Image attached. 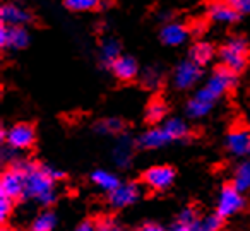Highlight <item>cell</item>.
<instances>
[{"instance_id": "83f0119b", "label": "cell", "mask_w": 250, "mask_h": 231, "mask_svg": "<svg viewBox=\"0 0 250 231\" xmlns=\"http://www.w3.org/2000/svg\"><path fill=\"white\" fill-rule=\"evenodd\" d=\"M122 128H124V124L118 118H106V120L100 122L96 125V130L100 134H108V135L118 134V132H122Z\"/></svg>"}, {"instance_id": "44dd1931", "label": "cell", "mask_w": 250, "mask_h": 231, "mask_svg": "<svg viewBox=\"0 0 250 231\" xmlns=\"http://www.w3.org/2000/svg\"><path fill=\"white\" fill-rule=\"evenodd\" d=\"M120 52H122V45L118 40L115 38H106L101 45V50H100V60L101 63L104 65L111 67V63L120 57Z\"/></svg>"}, {"instance_id": "5bb4252c", "label": "cell", "mask_w": 250, "mask_h": 231, "mask_svg": "<svg viewBox=\"0 0 250 231\" xmlns=\"http://www.w3.org/2000/svg\"><path fill=\"white\" fill-rule=\"evenodd\" d=\"M160 38H161V42L168 46H180L187 42L188 29L185 28L184 24H180V22L170 21L161 28Z\"/></svg>"}, {"instance_id": "3957f363", "label": "cell", "mask_w": 250, "mask_h": 231, "mask_svg": "<svg viewBox=\"0 0 250 231\" xmlns=\"http://www.w3.org/2000/svg\"><path fill=\"white\" fill-rule=\"evenodd\" d=\"M249 43L242 36H233L219 48V60L223 65L229 67L236 74L245 70L249 62Z\"/></svg>"}, {"instance_id": "cb8c5ba5", "label": "cell", "mask_w": 250, "mask_h": 231, "mask_svg": "<svg viewBox=\"0 0 250 231\" xmlns=\"http://www.w3.org/2000/svg\"><path fill=\"white\" fill-rule=\"evenodd\" d=\"M167 113H168V108H167V105L163 103V101H160V100H154V101H151L149 105H147V108H146V122L149 125H158V124H161V122L167 118Z\"/></svg>"}, {"instance_id": "7402d4cb", "label": "cell", "mask_w": 250, "mask_h": 231, "mask_svg": "<svg viewBox=\"0 0 250 231\" xmlns=\"http://www.w3.org/2000/svg\"><path fill=\"white\" fill-rule=\"evenodd\" d=\"M190 59L204 67L206 63H209L214 59V46L208 42H197L190 48Z\"/></svg>"}, {"instance_id": "ffe728a7", "label": "cell", "mask_w": 250, "mask_h": 231, "mask_svg": "<svg viewBox=\"0 0 250 231\" xmlns=\"http://www.w3.org/2000/svg\"><path fill=\"white\" fill-rule=\"evenodd\" d=\"M91 182H93L100 190L108 192V193L120 185V180H118L113 173L106 171V169H96V171L91 175Z\"/></svg>"}, {"instance_id": "ac0fdd59", "label": "cell", "mask_w": 250, "mask_h": 231, "mask_svg": "<svg viewBox=\"0 0 250 231\" xmlns=\"http://www.w3.org/2000/svg\"><path fill=\"white\" fill-rule=\"evenodd\" d=\"M171 230L175 231H201V219L197 217V212L192 207L184 209L178 214L177 221L173 223Z\"/></svg>"}, {"instance_id": "7c38bea8", "label": "cell", "mask_w": 250, "mask_h": 231, "mask_svg": "<svg viewBox=\"0 0 250 231\" xmlns=\"http://www.w3.org/2000/svg\"><path fill=\"white\" fill-rule=\"evenodd\" d=\"M226 149L233 156L250 154V128L236 127L231 128L226 135Z\"/></svg>"}, {"instance_id": "1f68e13d", "label": "cell", "mask_w": 250, "mask_h": 231, "mask_svg": "<svg viewBox=\"0 0 250 231\" xmlns=\"http://www.w3.org/2000/svg\"><path fill=\"white\" fill-rule=\"evenodd\" d=\"M240 14H250V0H226Z\"/></svg>"}, {"instance_id": "4316f807", "label": "cell", "mask_w": 250, "mask_h": 231, "mask_svg": "<svg viewBox=\"0 0 250 231\" xmlns=\"http://www.w3.org/2000/svg\"><path fill=\"white\" fill-rule=\"evenodd\" d=\"M63 4L69 11L74 12H87L96 11L100 7L101 0H63Z\"/></svg>"}, {"instance_id": "52a82bcc", "label": "cell", "mask_w": 250, "mask_h": 231, "mask_svg": "<svg viewBox=\"0 0 250 231\" xmlns=\"http://www.w3.org/2000/svg\"><path fill=\"white\" fill-rule=\"evenodd\" d=\"M143 195L141 185L130 182V183H120L115 190L108 193V204L113 209H125L137 202Z\"/></svg>"}, {"instance_id": "d590c367", "label": "cell", "mask_w": 250, "mask_h": 231, "mask_svg": "<svg viewBox=\"0 0 250 231\" xmlns=\"http://www.w3.org/2000/svg\"><path fill=\"white\" fill-rule=\"evenodd\" d=\"M249 127H250V117H249Z\"/></svg>"}, {"instance_id": "30bf717a", "label": "cell", "mask_w": 250, "mask_h": 231, "mask_svg": "<svg viewBox=\"0 0 250 231\" xmlns=\"http://www.w3.org/2000/svg\"><path fill=\"white\" fill-rule=\"evenodd\" d=\"M29 45V33L24 26H7L2 22L0 28V46L11 50H22Z\"/></svg>"}, {"instance_id": "ba28073f", "label": "cell", "mask_w": 250, "mask_h": 231, "mask_svg": "<svg viewBox=\"0 0 250 231\" xmlns=\"http://www.w3.org/2000/svg\"><path fill=\"white\" fill-rule=\"evenodd\" d=\"M0 193L14 200L24 195V173L14 163L5 169L0 178Z\"/></svg>"}, {"instance_id": "f546056e", "label": "cell", "mask_w": 250, "mask_h": 231, "mask_svg": "<svg viewBox=\"0 0 250 231\" xmlns=\"http://www.w3.org/2000/svg\"><path fill=\"white\" fill-rule=\"evenodd\" d=\"M225 224V217H221L218 212L209 214L204 219H201V231H218Z\"/></svg>"}, {"instance_id": "277c9868", "label": "cell", "mask_w": 250, "mask_h": 231, "mask_svg": "<svg viewBox=\"0 0 250 231\" xmlns=\"http://www.w3.org/2000/svg\"><path fill=\"white\" fill-rule=\"evenodd\" d=\"M243 207H245V197H243L242 190L236 189L233 183L223 187L218 195V202H216V212L228 219V217L238 214Z\"/></svg>"}, {"instance_id": "2e32d148", "label": "cell", "mask_w": 250, "mask_h": 231, "mask_svg": "<svg viewBox=\"0 0 250 231\" xmlns=\"http://www.w3.org/2000/svg\"><path fill=\"white\" fill-rule=\"evenodd\" d=\"M168 142H173L171 137L168 135V132L165 130V127H153L147 132H144L139 137V146L143 149H160L163 146H167Z\"/></svg>"}, {"instance_id": "836d02e7", "label": "cell", "mask_w": 250, "mask_h": 231, "mask_svg": "<svg viewBox=\"0 0 250 231\" xmlns=\"http://www.w3.org/2000/svg\"><path fill=\"white\" fill-rule=\"evenodd\" d=\"M96 228H98V226L93 223V221L86 219V221H83V223L77 224L76 230H77V231H93V230H96Z\"/></svg>"}, {"instance_id": "6da1fadb", "label": "cell", "mask_w": 250, "mask_h": 231, "mask_svg": "<svg viewBox=\"0 0 250 231\" xmlns=\"http://www.w3.org/2000/svg\"><path fill=\"white\" fill-rule=\"evenodd\" d=\"M18 165L24 173V195L28 199H35L42 207H50L55 204L57 192H55V182L53 175L50 173V166L38 165L35 161H12Z\"/></svg>"}, {"instance_id": "603a6c76", "label": "cell", "mask_w": 250, "mask_h": 231, "mask_svg": "<svg viewBox=\"0 0 250 231\" xmlns=\"http://www.w3.org/2000/svg\"><path fill=\"white\" fill-rule=\"evenodd\" d=\"M165 130L168 132V135L171 137V141H184L190 135V128L180 118H170L163 124Z\"/></svg>"}, {"instance_id": "4fadbf2b", "label": "cell", "mask_w": 250, "mask_h": 231, "mask_svg": "<svg viewBox=\"0 0 250 231\" xmlns=\"http://www.w3.org/2000/svg\"><path fill=\"white\" fill-rule=\"evenodd\" d=\"M0 21L7 26H28L33 21V14L22 5L9 2L0 9Z\"/></svg>"}, {"instance_id": "7a4b0ae2", "label": "cell", "mask_w": 250, "mask_h": 231, "mask_svg": "<svg viewBox=\"0 0 250 231\" xmlns=\"http://www.w3.org/2000/svg\"><path fill=\"white\" fill-rule=\"evenodd\" d=\"M235 86H236V72L221 63V65H218L212 70L211 77L206 81L204 87L197 94L209 101H216L223 94L231 91Z\"/></svg>"}, {"instance_id": "e0dca14e", "label": "cell", "mask_w": 250, "mask_h": 231, "mask_svg": "<svg viewBox=\"0 0 250 231\" xmlns=\"http://www.w3.org/2000/svg\"><path fill=\"white\" fill-rule=\"evenodd\" d=\"M111 154H113L115 165L120 166V168H127L134 156V141L130 137H127V135H122L117 141V144H115Z\"/></svg>"}, {"instance_id": "8992f818", "label": "cell", "mask_w": 250, "mask_h": 231, "mask_svg": "<svg viewBox=\"0 0 250 231\" xmlns=\"http://www.w3.org/2000/svg\"><path fill=\"white\" fill-rule=\"evenodd\" d=\"M35 139H36V132L33 125L16 124L9 130H5V135L2 141H5V144L9 147L16 149V151H24V149H29L35 144Z\"/></svg>"}, {"instance_id": "e575fe53", "label": "cell", "mask_w": 250, "mask_h": 231, "mask_svg": "<svg viewBox=\"0 0 250 231\" xmlns=\"http://www.w3.org/2000/svg\"><path fill=\"white\" fill-rule=\"evenodd\" d=\"M143 230H144V231H161L163 228H161V224L149 221V223H144V224H143Z\"/></svg>"}, {"instance_id": "f1b7e54d", "label": "cell", "mask_w": 250, "mask_h": 231, "mask_svg": "<svg viewBox=\"0 0 250 231\" xmlns=\"http://www.w3.org/2000/svg\"><path fill=\"white\" fill-rule=\"evenodd\" d=\"M141 81H143V84L146 87L156 89V87L161 84V81H163V76H161V72L158 69H154V67H149V69L144 70V74H143V77H141Z\"/></svg>"}, {"instance_id": "484cf974", "label": "cell", "mask_w": 250, "mask_h": 231, "mask_svg": "<svg viewBox=\"0 0 250 231\" xmlns=\"http://www.w3.org/2000/svg\"><path fill=\"white\" fill-rule=\"evenodd\" d=\"M57 226V216L52 210H45V212L38 214L36 219L33 221L31 230L33 231H52Z\"/></svg>"}, {"instance_id": "8fae6325", "label": "cell", "mask_w": 250, "mask_h": 231, "mask_svg": "<svg viewBox=\"0 0 250 231\" xmlns=\"http://www.w3.org/2000/svg\"><path fill=\"white\" fill-rule=\"evenodd\" d=\"M208 16L211 21L218 22V24H233L240 19V12L233 7L226 0H212L208 5Z\"/></svg>"}, {"instance_id": "d6986e66", "label": "cell", "mask_w": 250, "mask_h": 231, "mask_svg": "<svg viewBox=\"0 0 250 231\" xmlns=\"http://www.w3.org/2000/svg\"><path fill=\"white\" fill-rule=\"evenodd\" d=\"M212 103H214V101H209V100H206V98L195 94L190 101H187L185 111H187V115L190 118H204L211 113Z\"/></svg>"}, {"instance_id": "5b68a950", "label": "cell", "mask_w": 250, "mask_h": 231, "mask_svg": "<svg viewBox=\"0 0 250 231\" xmlns=\"http://www.w3.org/2000/svg\"><path fill=\"white\" fill-rule=\"evenodd\" d=\"M202 79V65L188 57L187 60L180 62L173 72V86L177 89H190Z\"/></svg>"}, {"instance_id": "9c48e42d", "label": "cell", "mask_w": 250, "mask_h": 231, "mask_svg": "<svg viewBox=\"0 0 250 231\" xmlns=\"http://www.w3.org/2000/svg\"><path fill=\"white\" fill-rule=\"evenodd\" d=\"M143 182L149 189L156 190V192H163V190L170 189L171 183L175 182V169L167 165L151 166L143 173Z\"/></svg>"}, {"instance_id": "d6a6232c", "label": "cell", "mask_w": 250, "mask_h": 231, "mask_svg": "<svg viewBox=\"0 0 250 231\" xmlns=\"http://www.w3.org/2000/svg\"><path fill=\"white\" fill-rule=\"evenodd\" d=\"M98 230L115 231V230H120V226H118V223L115 219H111V217H106V219H103L100 224H98Z\"/></svg>"}, {"instance_id": "4dcf8cb0", "label": "cell", "mask_w": 250, "mask_h": 231, "mask_svg": "<svg viewBox=\"0 0 250 231\" xmlns=\"http://www.w3.org/2000/svg\"><path fill=\"white\" fill-rule=\"evenodd\" d=\"M12 206H14V199L0 193V219H2V223L7 221L9 214L12 212Z\"/></svg>"}, {"instance_id": "9a60e30c", "label": "cell", "mask_w": 250, "mask_h": 231, "mask_svg": "<svg viewBox=\"0 0 250 231\" xmlns=\"http://www.w3.org/2000/svg\"><path fill=\"white\" fill-rule=\"evenodd\" d=\"M111 72L115 74L118 81H132L139 74V65H137L136 59L127 55H120L113 63H111Z\"/></svg>"}, {"instance_id": "d4e9b609", "label": "cell", "mask_w": 250, "mask_h": 231, "mask_svg": "<svg viewBox=\"0 0 250 231\" xmlns=\"http://www.w3.org/2000/svg\"><path fill=\"white\" fill-rule=\"evenodd\" d=\"M233 185L242 192H249L250 190V159L242 161L235 169L233 175Z\"/></svg>"}]
</instances>
